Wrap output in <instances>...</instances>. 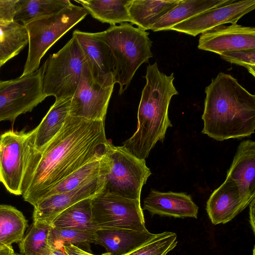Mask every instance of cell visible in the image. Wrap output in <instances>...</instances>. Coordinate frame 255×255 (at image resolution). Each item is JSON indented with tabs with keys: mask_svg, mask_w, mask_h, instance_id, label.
I'll use <instances>...</instances> for the list:
<instances>
[{
	"mask_svg": "<svg viewBox=\"0 0 255 255\" xmlns=\"http://www.w3.org/2000/svg\"><path fill=\"white\" fill-rule=\"evenodd\" d=\"M104 122L68 116L44 150L39 153L34 149L22 185L24 200L34 206L67 176L101 158L110 142Z\"/></svg>",
	"mask_w": 255,
	"mask_h": 255,
	"instance_id": "obj_1",
	"label": "cell"
},
{
	"mask_svg": "<svg viewBox=\"0 0 255 255\" xmlns=\"http://www.w3.org/2000/svg\"><path fill=\"white\" fill-rule=\"evenodd\" d=\"M202 133L218 141L250 136L255 130V95L223 72L205 88Z\"/></svg>",
	"mask_w": 255,
	"mask_h": 255,
	"instance_id": "obj_2",
	"label": "cell"
},
{
	"mask_svg": "<svg viewBox=\"0 0 255 255\" xmlns=\"http://www.w3.org/2000/svg\"><path fill=\"white\" fill-rule=\"evenodd\" d=\"M137 112L136 131L123 142L132 154L145 159L158 141L163 142L167 128L172 124L168 117L172 97L178 94L173 84V73L161 72L156 62L149 64Z\"/></svg>",
	"mask_w": 255,
	"mask_h": 255,
	"instance_id": "obj_3",
	"label": "cell"
},
{
	"mask_svg": "<svg viewBox=\"0 0 255 255\" xmlns=\"http://www.w3.org/2000/svg\"><path fill=\"white\" fill-rule=\"evenodd\" d=\"M102 33L112 53V72L115 84L120 86L121 95L128 88L139 66L153 57L152 42L148 32L128 22L111 25Z\"/></svg>",
	"mask_w": 255,
	"mask_h": 255,
	"instance_id": "obj_4",
	"label": "cell"
},
{
	"mask_svg": "<svg viewBox=\"0 0 255 255\" xmlns=\"http://www.w3.org/2000/svg\"><path fill=\"white\" fill-rule=\"evenodd\" d=\"M151 174L144 159L137 158L124 145L109 142L101 158L104 185L101 192L140 200L142 188Z\"/></svg>",
	"mask_w": 255,
	"mask_h": 255,
	"instance_id": "obj_5",
	"label": "cell"
},
{
	"mask_svg": "<svg viewBox=\"0 0 255 255\" xmlns=\"http://www.w3.org/2000/svg\"><path fill=\"white\" fill-rule=\"evenodd\" d=\"M88 60L76 38H72L58 52L50 55L41 69L42 91L55 100L72 97Z\"/></svg>",
	"mask_w": 255,
	"mask_h": 255,
	"instance_id": "obj_6",
	"label": "cell"
},
{
	"mask_svg": "<svg viewBox=\"0 0 255 255\" xmlns=\"http://www.w3.org/2000/svg\"><path fill=\"white\" fill-rule=\"evenodd\" d=\"M88 13L84 7L73 4L56 14L24 25L28 36V50L21 76L38 70L41 59L48 50Z\"/></svg>",
	"mask_w": 255,
	"mask_h": 255,
	"instance_id": "obj_7",
	"label": "cell"
},
{
	"mask_svg": "<svg viewBox=\"0 0 255 255\" xmlns=\"http://www.w3.org/2000/svg\"><path fill=\"white\" fill-rule=\"evenodd\" d=\"M35 128L9 130L0 135V180L6 190L22 195L24 178L34 151Z\"/></svg>",
	"mask_w": 255,
	"mask_h": 255,
	"instance_id": "obj_8",
	"label": "cell"
},
{
	"mask_svg": "<svg viewBox=\"0 0 255 255\" xmlns=\"http://www.w3.org/2000/svg\"><path fill=\"white\" fill-rule=\"evenodd\" d=\"M92 223L97 230H147L140 200L100 192L91 198Z\"/></svg>",
	"mask_w": 255,
	"mask_h": 255,
	"instance_id": "obj_9",
	"label": "cell"
},
{
	"mask_svg": "<svg viewBox=\"0 0 255 255\" xmlns=\"http://www.w3.org/2000/svg\"><path fill=\"white\" fill-rule=\"evenodd\" d=\"M115 84L112 72L104 76H95L87 62L72 97L69 116L105 121Z\"/></svg>",
	"mask_w": 255,
	"mask_h": 255,
	"instance_id": "obj_10",
	"label": "cell"
},
{
	"mask_svg": "<svg viewBox=\"0 0 255 255\" xmlns=\"http://www.w3.org/2000/svg\"><path fill=\"white\" fill-rule=\"evenodd\" d=\"M46 98L42 91L41 69L25 76L5 81L0 88V122H13L31 112Z\"/></svg>",
	"mask_w": 255,
	"mask_h": 255,
	"instance_id": "obj_11",
	"label": "cell"
},
{
	"mask_svg": "<svg viewBox=\"0 0 255 255\" xmlns=\"http://www.w3.org/2000/svg\"><path fill=\"white\" fill-rule=\"evenodd\" d=\"M255 8V0H235L231 3L200 13L172 26L169 30L196 36L218 26L237 23Z\"/></svg>",
	"mask_w": 255,
	"mask_h": 255,
	"instance_id": "obj_12",
	"label": "cell"
},
{
	"mask_svg": "<svg viewBox=\"0 0 255 255\" xmlns=\"http://www.w3.org/2000/svg\"><path fill=\"white\" fill-rule=\"evenodd\" d=\"M198 48L221 55L229 51L255 48V28L237 23L221 25L202 34Z\"/></svg>",
	"mask_w": 255,
	"mask_h": 255,
	"instance_id": "obj_13",
	"label": "cell"
},
{
	"mask_svg": "<svg viewBox=\"0 0 255 255\" xmlns=\"http://www.w3.org/2000/svg\"><path fill=\"white\" fill-rule=\"evenodd\" d=\"M104 180L100 175L94 180L74 190L56 194L39 200L34 206L33 222L51 225L64 210L85 199L92 198L101 192Z\"/></svg>",
	"mask_w": 255,
	"mask_h": 255,
	"instance_id": "obj_14",
	"label": "cell"
},
{
	"mask_svg": "<svg viewBox=\"0 0 255 255\" xmlns=\"http://www.w3.org/2000/svg\"><path fill=\"white\" fill-rule=\"evenodd\" d=\"M250 203L242 196L233 181L226 179L210 195L207 202L206 211L213 224H226Z\"/></svg>",
	"mask_w": 255,
	"mask_h": 255,
	"instance_id": "obj_15",
	"label": "cell"
},
{
	"mask_svg": "<svg viewBox=\"0 0 255 255\" xmlns=\"http://www.w3.org/2000/svg\"><path fill=\"white\" fill-rule=\"evenodd\" d=\"M143 210L150 214L174 218H197L198 207L183 192H162L151 189L143 201Z\"/></svg>",
	"mask_w": 255,
	"mask_h": 255,
	"instance_id": "obj_16",
	"label": "cell"
},
{
	"mask_svg": "<svg viewBox=\"0 0 255 255\" xmlns=\"http://www.w3.org/2000/svg\"><path fill=\"white\" fill-rule=\"evenodd\" d=\"M226 179L235 183L241 195L246 200L251 202L255 199V141L248 139L240 143Z\"/></svg>",
	"mask_w": 255,
	"mask_h": 255,
	"instance_id": "obj_17",
	"label": "cell"
},
{
	"mask_svg": "<svg viewBox=\"0 0 255 255\" xmlns=\"http://www.w3.org/2000/svg\"><path fill=\"white\" fill-rule=\"evenodd\" d=\"M73 35L77 39L94 76H102L112 72L114 68L112 53L102 32L91 33L75 29Z\"/></svg>",
	"mask_w": 255,
	"mask_h": 255,
	"instance_id": "obj_18",
	"label": "cell"
},
{
	"mask_svg": "<svg viewBox=\"0 0 255 255\" xmlns=\"http://www.w3.org/2000/svg\"><path fill=\"white\" fill-rule=\"evenodd\" d=\"M98 244L111 255H126L154 238L156 234L128 230H103L95 231Z\"/></svg>",
	"mask_w": 255,
	"mask_h": 255,
	"instance_id": "obj_19",
	"label": "cell"
},
{
	"mask_svg": "<svg viewBox=\"0 0 255 255\" xmlns=\"http://www.w3.org/2000/svg\"><path fill=\"white\" fill-rule=\"evenodd\" d=\"M72 97L55 100V103L35 128L34 147L42 152L59 133L69 116Z\"/></svg>",
	"mask_w": 255,
	"mask_h": 255,
	"instance_id": "obj_20",
	"label": "cell"
},
{
	"mask_svg": "<svg viewBox=\"0 0 255 255\" xmlns=\"http://www.w3.org/2000/svg\"><path fill=\"white\" fill-rule=\"evenodd\" d=\"M182 0H129L127 7L131 23L144 30H149Z\"/></svg>",
	"mask_w": 255,
	"mask_h": 255,
	"instance_id": "obj_21",
	"label": "cell"
},
{
	"mask_svg": "<svg viewBox=\"0 0 255 255\" xmlns=\"http://www.w3.org/2000/svg\"><path fill=\"white\" fill-rule=\"evenodd\" d=\"M235 0H182L151 28L153 31L169 30L178 23L204 11L222 6Z\"/></svg>",
	"mask_w": 255,
	"mask_h": 255,
	"instance_id": "obj_22",
	"label": "cell"
},
{
	"mask_svg": "<svg viewBox=\"0 0 255 255\" xmlns=\"http://www.w3.org/2000/svg\"><path fill=\"white\" fill-rule=\"evenodd\" d=\"M93 17L111 25L125 22L131 23V20L127 5L129 0H78Z\"/></svg>",
	"mask_w": 255,
	"mask_h": 255,
	"instance_id": "obj_23",
	"label": "cell"
},
{
	"mask_svg": "<svg viewBox=\"0 0 255 255\" xmlns=\"http://www.w3.org/2000/svg\"><path fill=\"white\" fill-rule=\"evenodd\" d=\"M72 4L68 0H17L13 20L24 25L56 14Z\"/></svg>",
	"mask_w": 255,
	"mask_h": 255,
	"instance_id": "obj_24",
	"label": "cell"
},
{
	"mask_svg": "<svg viewBox=\"0 0 255 255\" xmlns=\"http://www.w3.org/2000/svg\"><path fill=\"white\" fill-rule=\"evenodd\" d=\"M28 43L23 25L13 20L0 24V67L18 55Z\"/></svg>",
	"mask_w": 255,
	"mask_h": 255,
	"instance_id": "obj_25",
	"label": "cell"
},
{
	"mask_svg": "<svg viewBox=\"0 0 255 255\" xmlns=\"http://www.w3.org/2000/svg\"><path fill=\"white\" fill-rule=\"evenodd\" d=\"M27 226L21 211L10 205H0V246L19 243Z\"/></svg>",
	"mask_w": 255,
	"mask_h": 255,
	"instance_id": "obj_26",
	"label": "cell"
},
{
	"mask_svg": "<svg viewBox=\"0 0 255 255\" xmlns=\"http://www.w3.org/2000/svg\"><path fill=\"white\" fill-rule=\"evenodd\" d=\"M91 198L83 199L68 207L50 225L57 228L96 231L92 223Z\"/></svg>",
	"mask_w": 255,
	"mask_h": 255,
	"instance_id": "obj_27",
	"label": "cell"
},
{
	"mask_svg": "<svg viewBox=\"0 0 255 255\" xmlns=\"http://www.w3.org/2000/svg\"><path fill=\"white\" fill-rule=\"evenodd\" d=\"M101 172V158L89 162L51 188L41 199L78 188L99 177Z\"/></svg>",
	"mask_w": 255,
	"mask_h": 255,
	"instance_id": "obj_28",
	"label": "cell"
},
{
	"mask_svg": "<svg viewBox=\"0 0 255 255\" xmlns=\"http://www.w3.org/2000/svg\"><path fill=\"white\" fill-rule=\"evenodd\" d=\"M51 225L33 222L27 233L19 242L23 255H49L51 248L48 238Z\"/></svg>",
	"mask_w": 255,
	"mask_h": 255,
	"instance_id": "obj_29",
	"label": "cell"
},
{
	"mask_svg": "<svg viewBox=\"0 0 255 255\" xmlns=\"http://www.w3.org/2000/svg\"><path fill=\"white\" fill-rule=\"evenodd\" d=\"M96 231L57 228L51 226L48 241L50 248L63 249L64 244H71L79 248L91 243L98 244Z\"/></svg>",
	"mask_w": 255,
	"mask_h": 255,
	"instance_id": "obj_30",
	"label": "cell"
},
{
	"mask_svg": "<svg viewBox=\"0 0 255 255\" xmlns=\"http://www.w3.org/2000/svg\"><path fill=\"white\" fill-rule=\"evenodd\" d=\"M177 244L176 234L165 232L156 234L152 239L126 255H167Z\"/></svg>",
	"mask_w": 255,
	"mask_h": 255,
	"instance_id": "obj_31",
	"label": "cell"
},
{
	"mask_svg": "<svg viewBox=\"0 0 255 255\" xmlns=\"http://www.w3.org/2000/svg\"><path fill=\"white\" fill-rule=\"evenodd\" d=\"M220 55L228 62L244 67L255 76V48L226 52Z\"/></svg>",
	"mask_w": 255,
	"mask_h": 255,
	"instance_id": "obj_32",
	"label": "cell"
},
{
	"mask_svg": "<svg viewBox=\"0 0 255 255\" xmlns=\"http://www.w3.org/2000/svg\"><path fill=\"white\" fill-rule=\"evenodd\" d=\"M17 0H0V19L8 22L13 21L15 5Z\"/></svg>",
	"mask_w": 255,
	"mask_h": 255,
	"instance_id": "obj_33",
	"label": "cell"
},
{
	"mask_svg": "<svg viewBox=\"0 0 255 255\" xmlns=\"http://www.w3.org/2000/svg\"><path fill=\"white\" fill-rule=\"evenodd\" d=\"M63 247L67 255H95L71 244H64ZM101 255H111L106 252Z\"/></svg>",
	"mask_w": 255,
	"mask_h": 255,
	"instance_id": "obj_34",
	"label": "cell"
},
{
	"mask_svg": "<svg viewBox=\"0 0 255 255\" xmlns=\"http://www.w3.org/2000/svg\"><path fill=\"white\" fill-rule=\"evenodd\" d=\"M255 199H254L249 204V221L251 227L255 233Z\"/></svg>",
	"mask_w": 255,
	"mask_h": 255,
	"instance_id": "obj_35",
	"label": "cell"
},
{
	"mask_svg": "<svg viewBox=\"0 0 255 255\" xmlns=\"http://www.w3.org/2000/svg\"><path fill=\"white\" fill-rule=\"evenodd\" d=\"M14 253L12 246H0V255H13Z\"/></svg>",
	"mask_w": 255,
	"mask_h": 255,
	"instance_id": "obj_36",
	"label": "cell"
},
{
	"mask_svg": "<svg viewBox=\"0 0 255 255\" xmlns=\"http://www.w3.org/2000/svg\"><path fill=\"white\" fill-rule=\"evenodd\" d=\"M51 248V252L49 255H67L64 251V249H57Z\"/></svg>",
	"mask_w": 255,
	"mask_h": 255,
	"instance_id": "obj_37",
	"label": "cell"
},
{
	"mask_svg": "<svg viewBox=\"0 0 255 255\" xmlns=\"http://www.w3.org/2000/svg\"><path fill=\"white\" fill-rule=\"evenodd\" d=\"M5 81H0V88L4 84Z\"/></svg>",
	"mask_w": 255,
	"mask_h": 255,
	"instance_id": "obj_38",
	"label": "cell"
},
{
	"mask_svg": "<svg viewBox=\"0 0 255 255\" xmlns=\"http://www.w3.org/2000/svg\"><path fill=\"white\" fill-rule=\"evenodd\" d=\"M5 23L6 22L0 19V24H2Z\"/></svg>",
	"mask_w": 255,
	"mask_h": 255,
	"instance_id": "obj_39",
	"label": "cell"
},
{
	"mask_svg": "<svg viewBox=\"0 0 255 255\" xmlns=\"http://www.w3.org/2000/svg\"><path fill=\"white\" fill-rule=\"evenodd\" d=\"M13 255H23L22 254H17V253H14V254H13Z\"/></svg>",
	"mask_w": 255,
	"mask_h": 255,
	"instance_id": "obj_40",
	"label": "cell"
},
{
	"mask_svg": "<svg viewBox=\"0 0 255 255\" xmlns=\"http://www.w3.org/2000/svg\"></svg>",
	"mask_w": 255,
	"mask_h": 255,
	"instance_id": "obj_41",
	"label": "cell"
},
{
	"mask_svg": "<svg viewBox=\"0 0 255 255\" xmlns=\"http://www.w3.org/2000/svg\"></svg>",
	"mask_w": 255,
	"mask_h": 255,
	"instance_id": "obj_42",
	"label": "cell"
}]
</instances>
